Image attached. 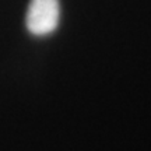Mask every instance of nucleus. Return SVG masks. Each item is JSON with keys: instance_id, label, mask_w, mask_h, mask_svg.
<instances>
[{"instance_id": "nucleus-1", "label": "nucleus", "mask_w": 151, "mask_h": 151, "mask_svg": "<svg viewBox=\"0 0 151 151\" xmlns=\"http://www.w3.org/2000/svg\"><path fill=\"white\" fill-rule=\"evenodd\" d=\"M60 21L59 0H31L25 16V25L34 37H46L56 31Z\"/></svg>"}]
</instances>
